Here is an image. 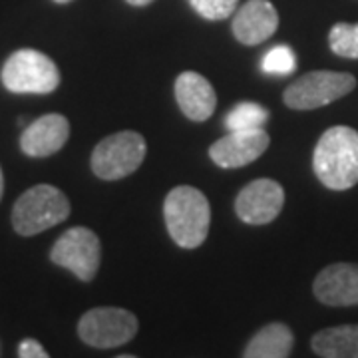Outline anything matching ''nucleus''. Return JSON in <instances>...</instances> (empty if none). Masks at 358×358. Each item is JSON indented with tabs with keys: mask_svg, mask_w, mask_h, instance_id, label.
<instances>
[{
	"mask_svg": "<svg viewBox=\"0 0 358 358\" xmlns=\"http://www.w3.org/2000/svg\"><path fill=\"white\" fill-rule=\"evenodd\" d=\"M313 167L319 181L345 192L358 183V131L348 126H333L320 136L313 154Z\"/></svg>",
	"mask_w": 358,
	"mask_h": 358,
	"instance_id": "obj_1",
	"label": "nucleus"
},
{
	"mask_svg": "<svg viewBox=\"0 0 358 358\" xmlns=\"http://www.w3.org/2000/svg\"><path fill=\"white\" fill-rule=\"evenodd\" d=\"M164 217L169 237L183 249H197L207 239L211 207L203 192L179 185L167 193Z\"/></svg>",
	"mask_w": 358,
	"mask_h": 358,
	"instance_id": "obj_2",
	"label": "nucleus"
},
{
	"mask_svg": "<svg viewBox=\"0 0 358 358\" xmlns=\"http://www.w3.org/2000/svg\"><path fill=\"white\" fill-rule=\"evenodd\" d=\"M70 215V201L54 185H34L13 207V227L22 237H32L62 223Z\"/></svg>",
	"mask_w": 358,
	"mask_h": 358,
	"instance_id": "obj_3",
	"label": "nucleus"
},
{
	"mask_svg": "<svg viewBox=\"0 0 358 358\" xmlns=\"http://www.w3.org/2000/svg\"><path fill=\"white\" fill-rule=\"evenodd\" d=\"M2 84L13 94H52L60 86V70L46 54L20 48L2 68Z\"/></svg>",
	"mask_w": 358,
	"mask_h": 358,
	"instance_id": "obj_4",
	"label": "nucleus"
},
{
	"mask_svg": "<svg viewBox=\"0 0 358 358\" xmlns=\"http://www.w3.org/2000/svg\"><path fill=\"white\" fill-rule=\"evenodd\" d=\"M145 159V140L138 131H117L103 138L92 152V171L106 181L128 178Z\"/></svg>",
	"mask_w": 358,
	"mask_h": 358,
	"instance_id": "obj_5",
	"label": "nucleus"
},
{
	"mask_svg": "<svg viewBox=\"0 0 358 358\" xmlns=\"http://www.w3.org/2000/svg\"><path fill=\"white\" fill-rule=\"evenodd\" d=\"M357 88V78L346 72L317 70L294 80L282 94V102L291 110H317L341 100Z\"/></svg>",
	"mask_w": 358,
	"mask_h": 358,
	"instance_id": "obj_6",
	"label": "nucleus"
},
{
	"mask_svg": "<svg viewBox=\"0 0 358 358\" xmlns=\"http://www.w3.org/2000/svg\"><path fill=\"white\" fill-rule=\"evenodd\" d=\"M140 322L134 313L117 307H98L88 310L78 322V334L94 348H117L128 345L138 334Z\"/></svg>",
	"mask_w": 358,
	"mask_h": 358,
	"instance_id": "obj_7",
	"label": "nucleus"
},
{
	"mask_svg": "<svg viewBox=\"0 0 358 358\" xmlns=\"http://www.w3.org/2000/svg\"><path fill=\"white\" fill-rule=\"evenodd\" d=\"M54 265L72 271L80 281L90 282L98 275L102 261V245L88 227H72L58 237L50 251Z\"/></svg>",
	"mask_w": 358,
	"mask_h": 358,
	"instance_id": "obj_8",
	"label": "nucleus"
},
{
	"mask_svg": "<svg viewBox=\"0 0 358 358\" xmlns=\"http://www.w3.org/2000/svg\"><path fill=\"white\" fill-rule=\"evenodd\" d=\"M285 205V192L275 179L261 178L247 183L235 199V213L243 223L265 225L279 217Z\"/></svg>",
	"mask_w": 358,
	"mask_h": 358,
	"instance_id": "obj_9",
	"label": "nucleus"
},
{
	"mask_svg": "<svg viewBox=\"0 0 358 358\" xmlns=\"http://www.w3.org/2000/svg\"><path fill=\"white\" fill-rule=\"evenodd\" d=\"M268 143V134L263 128L229 131L209 148V157L223 169H237L259 159L267 152Z\"/></svg>",
	"mask_w": 358,
	"mask_h": 358,
	"instance_id": "obj_10",
	"label": "nucleus"
},
{
	"mask_svg": "<svg viewBox=\"0 0 358 358\" xmlns=\"http://www.w3.org/2000/svg\"><path fill=\"white\" fill-rule=\"evenodd\" d=\"M313 293L329 307H357L358 265L334 263L324 267L313 282Z\"/></svg>",
	"mask_w": 358,
	"mask_h": 358,
	"instance_id": "obj_11",
	"label": "nucleus"
},
{
	"mask_svg": "<svg viewBox=\"0 0 358 358\" xmlns=\"http://www.w3.org/2000/svg\"><path fill=\"white\" fill-rule=\"evenodd\" d=\"M279 26V13L268 0H247L233 13V36L245 46H257L268 40Z\"/></svg>",
	"mask_w": 358,
	"mask_h": 358,
	"instance_id": "obj_12",
	"label": "nucleus"
},
{
	"mask_svg": "<svg viewBox=\"0 0 358 358\" xmlns=\"http://www.w3.org/2000/svg\"><path fill=\"white\" fill-rule=\"evenodd\" d=\"M70 138V122L60 114H46L28 124L20 136V150L28 157H48L60 152Z\"/></svg>",
	"mask_w": 358,
	"mask_h": 358,
	"instance_id": "obj_13",
	"label": "nucleus"
},
{
	"mask_svg": "<svg viewBox=\"0 0 358 358\" xmlns=\"http://www.w3.org/2000/svg\"><path fill=\"white\" fill-rule=\"evenodd\" d=\"M176 100L181 112L192 122H205L209 120L215 106L217 96L209 80L197 72H183L176 80Z\"/></svg>",
	"mask_w": 358,
	"mask_h": 358,
	"instance_id": "obj_14",
	"label": "nucleus"
},
{
	"mask_svg": "<svg viewBox=\"0 0 358 358\" xmlns=\"http://www.w3.org/2000/svg\"><path fill=\"white\" fill-rule=\"evenodd\" d=\"M294 345L293 331L282 322H271L247 343L245 358H287Z\"/></svg>",
	"mask_w": 358,
	"mask_h": 358,
	"instance_id": "obj_15",
	"label": "nucleus"
},
{
	"mask_svg": "<svg viewBox=\"0 0 358 358\" xmlns=\"http://www.w3.org/2000/svg\"><path fill=\"white\" fill-rule=\"evenodd\" d=\"M310 346L322 358H358V324L324 329L313 336Z\"/></svg>",
	"mask_w": 358,
	"mask_h": 358,
	"instance_id": "obj_16",
	"label": "nucleus"
},
{
	"mask_svg": "<svg viewBox=\"0 0 358 358\" xmlns=\"http://www.w3.org/2000/svg\"><path fill=\"white\" fill-rule=\"evenodd\" d=\"M268 122V110L261 103L241 102L237 103L229 114L225 115V128L229 131L239 129H261Z\"/></svg>",
	"mask_w": 358,
	"mask_h": 358,
	"instance_id": "obj_17",
	"label": "nucleus"
},
{
	"mask_svg": "<svg viewBox=\"0 0 358 358\" xmlns=\"http://www.w3.org/2000/svg\"><path fill=\"white\" fill-rule=\"evenodd\" d=\"M331 50L341 58H352L358 60V24L338 22L331 28L329 34Z\"/></svg>",
	"mask_w": 358,
	"mask_h": 358,
	"instance_id": "obj_18",
	"label": "nucleus"
},
{
	"mask_svg": "<svg viewBox=\"0 0 358 358\" xmlns=\"http://www.w3.org/2000/svg\"><path fill=\"white\" fill-rule=\"evenodd\" d=\"M296 68V56L291 46H273L271 50L263 56V62H261V70L265 74L271 76H287L294 72Z\"/></svg>",
	"mask_w": 358,
	"mask_h": 358,
	"instance_id": "obj_19",
	"label": "nucleus"
},
{
	"mask_svg": "<svg viewBox=\"0 0 358 358\" xmlns=\"http://www.w3.org/2000/svg\"><path fill=\"white\" fill-rule=\"evenodd\" d=\"M239 0H189L192 8L207 20H225L237 10Z\"/></svg>",
	"mask_w": 358,
	"mask_h": 358,
	"instance_id": "obj_20",
	"label": "nucleus"
},
{
	"mask_svg": "<svg viewBox=\"0 0 358 358\" xmlns=\"http://www.w3.org/2000/svg\"><path fill=\"white\" fill-rule=\"evenodd\" d=\"M18 357L20 358H48V352L44 350V346L40 345L34 338H26L18 346Z\"/></svg>",
	"mask_w": 358,
	"mask_h": 358,
	"instance_id": "obj_21",
	"label": "nucleus"
},
{
	"mask_svg": "<svg viewBox=\"0 0 358 358\" xmlns=\"http://www.w3.org/2000/svg\"><path fill=\"white\" fill-rule=\"evenodd\" d=\"M128 4H131V6H148L150 2H154V0H126Z\"/></svg>",
	"mask_w": 358,
	"mask_h": 358,
	"instance_id": "obj_22",
	"label": "nucleus"
},
{
	"mask_svg": "<svg viewBox=\"0 0 358 358\" xmlns=\"http://www.w3.org/2000/svg\"><path fill=\"white\" fill-rule=\"evenodd\" d=\"M2 193H4V176H2V167H0V199H2Z\"/></svg>",
	"mask_w": 358,
	"mask_h": 358,
	"instance_id": "obj_23",
	"label": "nucleus"
},
{
	"mask_svg": "<svg viewBox=\"0 0 358 358\" xmlns=\"http://www.w3.org/2000/svg\"><path fill=\"white\" fill-rule=\"evenodd\" d=\"M54 2H58V4H68V2H72V0H54Z\"/></svg>",
	"mask_w": 358,
	"mask_h": 358,
	"instance_id": "obj_24",
	"label": "nucleus"
}]
</instances>
